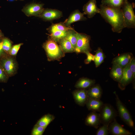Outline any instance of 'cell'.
<instances>
[{"instance_id":"obj_23","label":"cell","mask_w":135,"mask_h":135,"mask_svg":"<svg viewBox=\"0 0 135 135\" xmlns=\"http://www.w3.org/2000/svg\"><path fill=\"white\" fill-rule=\"evenodd\" d=\"M126 0H102V4L109 7L121 8Z\"/></svg>"},{"instance_id":"obj_34","label":"cell","mask_w":135,"mask_h":135,"mask_svg":"<svg viewBox=\"0 0 135 135\" xmlns=\"http://www.w3.org/2000/svg\"><path fill=\"white\" fill-rule=\"evenodd\" d=\"M87 55V58L85 60L84 62L86 64L90 63L92 61L94 60V55L91 54L90 52H88L85 53Z\"/></svg>"},{"instance_id":"obj_17","label":"cell","mask_w":135,"mask_h":135,"mask_svg":"<svg viewBox=\"0 0 135 135\" xmlns=\"http://www.w3.org/2000/svg\"><path fill=\"white\" fill-rule=\"evenodd\" d=\"M104 104L103 102L100 100L88 98L86 104L89 110L99 112Z\"/></svg>"},{"instance_id":"obj_19","label":"cell","mask_w":135,"mask_h":135,"mask_svg":"<svg viewBox=\"0 0 135 135\" xmlns=\"http://www.w3.org/2000/svg\"><path fill=\"white\" fill-rule=\"evenodd\" d=\"M124 68L118 65L113 64L110 76L115 81L119 82L122 77Z\"/></svg>"},{"instance_id":"obj_24","label":"cell","mask_w":135,"mask_h":135,"mask_svg":"<svg viewBox=\"0 0 135 135\" xmlns=\"http://www.w3.org/2000/svg\"><path fill=\"white\" fill-rule=\"evenodd\" d=\"M70 26H67L64 22H61L56 24H53L50 26L48 30L50 33L56 31H67L72 29Z\"/></svg>"},{"instance_id":"obj_3","label":"cell","mask_w":135,"mask_h":135,"mask_svg":"<svg viewBox=\"0 0 135 135\" xmlns=\"http://www.w3.org/2000/svg\"><path fill=\"white\" fill-rule=\"evenodd\" d=\"M135 4L126 0L121 8L124 19V28H135V15L134 11Z\"/></svg>"},{"instance_id":"obj_7","label":"cell","mask_w":135,"mask_h":135,"mask_svg":"<svg viewBox=\"0 0 135 135\" xmlns=\"http://www.w3.org/2000/svg\"><path fill=\"white\" fill-rule=\"evenodd\" d=\"M129 63L124 68L122 77L118 82V87L122 90H124L126 87L135 78L130 68Z\"/></svg>"},{"instance_id":"obj_30","label":"cell","mask_w":135,"mask_h":135,"mask_svg":"<svg viewBox=\"0 0 135 135\" xmlns=\"http://www.w3.org/2000/svg\"><path fill=\"white\" fill-rule=\"evenodd\" d=\"M108 126L106 124H103L102 126L100 127L97 130L96 133V135H108L109 133L108 130Z\"/></svg>"},{"instance_id":"obj_28","label":"cell","mask_w":135,"mask_h":135,"mask_svg":"<svg viewBox=\"0 0 135 135\" xmlns=\"http://www.w3.org/2000/svg\"><path fill=\"white\" fill-rule=\"evenodd\" d=\"M46 128L35 124L34 126L31 131V135H42L43 134Z\"/></svg>"},{"instance_id":"obj_9","label":"cell","mask_w":135,"mask_h":135,"mask_svg":"<svg viewBox=\"0 0 135 135\" xmlns=\"http://www.w3.org/2000/svg\"><path fill=\"white\" fill-rule=\"evenodd\" d=\"M83 12L90 18L93 17L97 13L100 14V9L97 6L96 0H89L83 6Z\"/></svg>"},{"instance_id":"obj_14","label":"cell","mask_w":135,"mask_h":135,"mask_svg":"<svg viewBox=\"0 0 135 135\" xmlns=\"http://www.w3.org/2000/svg\"><path fill=\"white\" fill-rule=\"evenodd\" d=\"M84 15L78 10H76L71 13L64 23L66 26H70L71 24L74 22L86 20L87 18L84 16Z\"/></svg>"},{"instance_id":"obj_11","label":"cell","mask_w":135,"mask_h":135,"mask_svg":"<svg viewBox=\"0 0 135 135\" xmlns=\"http://www.w3.org/2000/svg\"><path fill=\"white\" fill-rule=\"evenodd\" d=\"M109 132L114 135H131L132 133L124 128L115 118L108 126Z\"/></svg>"},{"instance_id":"obj_36","label":"cell","mask_w":135,"mask_h":135,"mask_svg":"<svg viewBox=\"0 0 135 135\" xmlns=\"http://www.w3.org/2000/svg\"><path fill=\"white\" fill-rule=\"evenodd\" d=\"M3 34L2 32L0 30V39L3 36Z\"/></svg>"},{"instance_id":"obj_4","label":"cell","mask_w":135,"mask_h":135,"mask_svg":"<svg viewBox=\"0 0 135 135\" xmlns=\"http://www.w3.org/2000/svg\"><path fill=\"white\" fill-rule=\"evenodd\" d=\"M116 105L119 115L122 120L128 126L135 130L134 122L132 116L126 106L121 101L115 92Z\"/></svg>"},{"instance_id":"obj_12","label":"cell","mask_w":135,"mask_h":135,"mask_svg":"<svg viewBox=\"0 0 135 135\" xmlns=\"http://www.w3.org/2000/svg\"><path fill=\"white\" fill-rule=\"evenodd\" d=\"M72 94L75 102L78 105L83 106L86 104L88 98L86 90L78 89L74 90Z\"/></svg>"},{"instance_id":"obj_26","label":"cell","mask_w":135,"mask_h":135,"mask_svg":"<svg viewBox=\"0 0 135 135\" xmlns=\"http://www.w3.org/2000/svg\"><path fill=\"white\" fill-rule=\"evenodd\" d=\"M77 32L73 28L67 31L65 38L68 40L71 43L74 50L77 40Z\"/></svg>"},{"instance_id":"obj_8","label":"cell","mask_w":135,"mask_h":135,"mask_svg":"<svg viewBox=\"0 0 135 135\" xmlns=\"http://www.w3.org/2000/svg\"><path fill=\"white\" fill-rule=\"evenodd\" d=\"M44 4L32 3L24 7L22 11L28 16H38L43 12Z\"/></svg>"},{"instance_id":"obj_13","label":"cell","mask_w":135,"mask_h":135,"mask_svg":"<svg viewBox=\"0 0 135 135\" xmlns=\"http://www.w3.org/2000/svg\"><path fill=\"white\" fill-rule=\"evenodd\" d=\"M0 65L3 68L8 76L13 74L15 71L16 65L13 59L10 58H4L0 61Z\"/></svg>"},{"instance_id":"obj_32","label":"cell","mask_w":135,"mask_h":135,"mask_svg":"<svg viewBox=\"0 0 135 135\" xmlns=\"http://www.w3.org/2000/svg\"><path fill=\"white\" fill-rule=\"evenodd\" d=\"M22 44L20 43L13 46L10 51V54L12 56L16 55L17 54L20 46Z\"/></svg>"},{"instance_id":"obj_1","label":"cell","mask_w":135,"mask_h":135,"mask_svg":"<svg viewBox=\"0 0 135 135\" xmlns=\"http://www.w3.org/2000/svg\"><path fill=\"white\" fill-rule=\"evenodd\" d=\"M100 14L106 21L111 25L112 31L120 33L124 26V19L121 8H112L103 5H100Z\"/></svg>"},{"instance_id":"obj_2","label":"cell","mask_w":135,"mask_h":135,"mask_svg":"<svg viewBox=\"0 0 135 135\" xmlns=\"http://www.w3.org/2000/svg\"><path fill=\"white\" fill-rule=\"evenodd\" d=\"M43 46L50 60H59L65 56L59 45L51 38L45 42Z\"/></svg>"},{"instance_id":"obj_27","label":"cell","mask_w":135,"mask_h":135,"mask_svg":"<svg viewBox=\"0 0 135 135\" xmlns=\"http://www.w3.org/2000/svg\"><path fill=\"white\" fill-rule=\"evenodd\" d=\"M67 31H56L50 33L49 36L51 39L56 42H58L60 40L65 38Z\"/></svg>"},{"instance_id":"obj_10","label":"cell","mask_w":135,"mask_h":135,"mask_svg":"<svg viewBox=\"0 0 135 135\" xmlns=\"http://www.w3.org/2000/svg\"><path fill=\"white\" fill-rule=\"evenodd\" d=\"M62 16V12L56 9L47 8L44 9L38 16L44 20L50 21L59 19Z\"/></svg>"},{"instance_id":"obj_29","label":"cell","mask_w":135,"mask_h":135,"mask_svg":"<svg viewBox=\"0 0 135 135\" xmlns=\"http://www.w3.org/2000/svg\"><path fill=\"white\" fill-rule=\"evenodd\" d=\"M3 49L4 52H10L12 48V43L9 39L6 38L2 39Z\"/></svg>"},{"instance_id":"obj_18","label":"cell","mask_w":135,"mask_h":135,"mask_svg":"<svg viewBox=\"0 0 135 135\" xmlns=\"http://www.w3.org/2000/svg\"><path fill=\"white\" fill-rule=\"evenodd\" d=\"M89 98L100 100L102 94V88L99 84H94L87 90Z\"/></svg>"},{"instance_id":"obj_35","label":"cell","mask_w":135,"mask_h":135,"mask_svg":"<svg viewBox=\"0 0 135 135\" xmlns=\"http://www.w3.org/2000/svg\"><path fill=\"white\" fill-rule=\"evenodd\" d=\"M0 39V58L2 57L4 54V51L3 49L2 40Z\"/></svg>"},{"instance_id":"obj_15","label":"cell","mask_w":135,"mask_h":135,"mask_svg":"<svg viewBox=\"0 0 135 135\" xmlns=\"http://www.w3.org/2000/svg\"><path fill=\"white\" fill-rule=\"evenodd\" d=\"M85 123L87 126L97 128L100 123L99 113L93 111L90 113L86 118Z\"/></svg>"},{"instance_id":"obj_31","label":"cell","mask_w":135,"mask_h":135,"mask_svg":"<svg viewBox=\"0 0 135 135\" xmlns=\"http://www.w3.org/2000/svg\"><path fill=\"white\" fill-rule=\"evenodd\" d=\"M8 75L0 65V82H5L8 80Z\"/></svg>"},{"instance_id":"obj_22","label":"cell","mask_w":135,"mask_h":135,"mask_svg":"<svg viewBox=\"0 0 135 135\" xmlns=\"http://www.w3.org/2000/svg\"><path fill=\"white\" fill-rule=\"evenodd\" d=\"M58 42L59 46L64 53L75 52L74 49L71 42L65 38L60 40Z\"/></svg>"},{"instance_id":"obj_5","label":"cell","mask_w":135,"mask_h":135,"mask_svg":"<svg viewBox=\"0 0 135 135\" xmlns=\"http://www.w3.org/2000/svg\"><path fill=\"white\" fill-rule=\"evenodd\" d=\"M99 113L100 123L109 126L117 116L116 111L110 104H104Z\"/></svg>"},{"instance_id":"obj_6","label":"cell","mask_w":135,"mask_h":135,"mask_svg":"<svg viewBox=\"0 0 135 135\" xmlns=\"http://www.w3.org/2000/svg\"><path fill=\"white\" fill-rule=\"evenodd\" d=\"M77 40L75 52L77 53L90 52L92 50L90 45L91 38L84 34L78 32Z\"/></svg>"},{"instance_id":"obj_25","label":"cell","mask_w":135,"mask_h":135,"mask_svg":"<svg viewBox=\"0 0 135 135\" xmlns=\"http://www.w3.org/2000/svg\"><path fill=\"white\" fill-rule=\"evenodd\" d=\"M105 56L102 50L99 47L96 50L95 54L94 55V61L96 66L97 67L104 62Z\"/></svg>"},{"instance_id":"obj_21","label":"cell","mask_w":135,"mask_h":135,"mask_svg":"<svg viewBox=\"0 0 135 135\" xmlns=\"http://www.w3.org/2000/svg\"><path fill=\"white\" fill-rule=\"evenodd\" d=\"M55 118V117L53 115L48 114L42 116L38 121L36 124L46 128Z\"/></svg>"},{"instance_id":"obj_16","label":"cell","mask_w":135,"mask_h":135,"mask_svg":"<svg viewBox=\"0 0 135 135\" xmlns=\"http://www.w3.org/2000/svg\"><path fill=\"white\" fill-rule=\"evenodd\" d=\"M132 57V54L130 53L122 54L114 58L112 63L118 65L124 68L130 62Z\"/></svg>"},{"instance_id":"obj_38","label":"cell","mask_w":135,"mask_h":135,"mask_svg":"<svg viewBox=\"0 0 135 135\" xmlns=\"http://www.w3.org/2000/svg\"></svg>"},{"instance_id":"obj_37","label":"cell","mask_w":135,"mask_h":135,"mask_svg":"<svg viewBox=\"0 0 135 135\" xmlns=\"http://www.w3.org/2000/svg\"><path fill=\"white\" fill-rule=\"evenodd\" d=\"M9 0L10 1H13V0Z\"/></svg>"},{"instance_id":"obj_33","label":"cell","mask_w":135,"mask_h":135,"mask_svg":"<svg viewBox=\"0 0 135 135\" xmlns=\"http://www.w3.org/2000/svg\"><path fill=\"white\" fill-rule=\"evenodd\" d=\"M129 64L130 70L132 72L135 78V59L134 57H132Z\"/></svg>"},{"instance_id":"obj_20","label":"cell","mask_w":135,"mask_h":135,"mask_svg":"<svg viewBox=\"0 0 135 135\" xmlns=\"http://www.w3.org/2000/svg\"><path fill=\"white\" fill-rule=\"evenodd\" d=\"M95 80L87 78H82L79 79L76 83L75 86L78 89H86L89 88L94 85Z\"/></svg>"}]
</instances>
